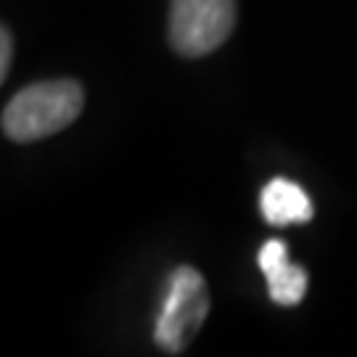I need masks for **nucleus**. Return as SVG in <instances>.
<instances>
[{
	"label": "nucleus",
	"mask_w": 357,
	"mask_h": 357,
	"mask_svg": "<svg viewBox=\"0 0 357 357\" xmlns=\"http://www.w3.org/2000/svg\"><path fill=\"white\" fill-rule=\"evenodd\" d=\"M259 209L270 225H299V222H310L312 217L310 196L286 178L270 180L262 188Z\"/></svg>",
	"instance_id": "39448f33"
},
{
	"label": "nucleus",
	"mask_w": 357,
	"mask_h": 357,
	"mask_svg": "<svg viewBox=\"0 0 357 357\" xmlns=\"http://www.w3.org/2000/svg\"><path fill=\"white\" fill-rule=\"evenodd\" d=\"M85 106V93L75 79L35 82L22 88L3 109V132L19 143L48 138L69 128Z\"/></svg>",
	"instance_id": "f257e3e1"
},
{
	"label": "nucleus",
	"mask_w": 357,
	"mask_h": 357,
	"mask_svg": "<svg viewBox=\"0 0 357 357\" xmlns=\"http://www.w3.org/2000/svg\"><path fill=\"white\" fill-rule=\"evenodd\" d=\"M162 312L156 318L153 339L167 355H178L191 342L209 312V294L202 273L193 268H178L169 275Z\"/></svg>",
	"instance_id": "f03ea898"
},
{
	"label": "nucleus",
	"mask_w": 357,
	"mask_h": 357,
	"mask_svg": "<svg viewBox=\"0 0 357 357\" xmlns=\"http://www.w3.org/2000/svg\"><path fill=\"white\" fill-rule=\"evenodd\" d=\"M11 56H13V40L8 26H3L0 32V79L8 77V66H11Z\"/></svg>",
	"instance_id": "423d86ee"
},
{
	"label": "nucleus",
	"mask_w": 357,
	"mask_h": 357,
	"mask_svg": "<svg viewBox=\"0 0 357 357\" xmlns=\"http://www.w3.org/2000/svg\"><path fill=\"white\" fill-rule=\"evenodd\" d=\"M233 26L236 0H172L169 6V43L188 59L217 51Z\"/></svg>",
	"instance_id": "7ed1b4c3"
},
{
	"label": "nucleus",
	"mask_w": 357,
	"mask_h": 357,
	"mask_svg": "<svg viewBox=\"0 0 357 357\" xmlns=\"http://www.w3.org/2000/svg\"><path fill=\"white\" fill-rule=\"evenodd\" d=\"M259 270L265 273L268 278V291L270 299L275 305L294 307L305 299L307 294V273L299 265L289 262V249L286 243L278 238H270L265 241V246L259 249Z\"/></svg>",
	"instance_id": "20e7f679"
}]
</instances>
